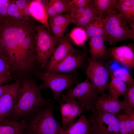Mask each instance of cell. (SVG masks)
<instances>
[{
	"label": "cell",
	"mask_w": 134,
	"mask_h": 134,
	"mask_svg": "<svg viewBox=\"0 0 134 134\" xmlns=\"http://www.w3.org/2000/svg\"><path fill=\"white\" fill-rule=\"evenodd\" d=\"M84 108L83 105L79 101L73 99L71 111L67 124V129L74 123L75 119L80 116Z\"/></svg>",
	"instance_id": "4316f807"
},
{
	"label": "cell",
	"mask_w": 134,
	"mask_h": 134,
	"mask_svg": "<svg viewBox=\"0 0 134 134\" xmlns=\"http://www.w3.org/2000/svg\"><path fill=\"white\" fill-rule=\"evenodd\" d=\"M0 20H1V19H0Z\"/></svg>",
	"instance_id": "f6af8a7d"
},
{
	"label": "cell",
	"mask_w": 134,
	"mask_h": 134,
	"mask_svg": "<svg viewBox=\"0 0 134 134\" xmlns=\"http://www.w3.org/2000/svg\"><path fill=\"white\" fill-rule=\"evenodd\" d=\"M27 126L24 120L17 121L5 118L0 121V134H23Z\"/></svg>",
	"instance_id": "ac0fdd59"
},
{
	"label": "cell",
	"mask_w": 134,
	"mask_h": 134,
	"mask_svg": "<svg viewBox=\"0 0 134 134\" xmlns=\"http://www.w3.org/2000/svg\"><path fill=\"white\" fill-rule=\"evenodd\" d=\"M101 93L100 96H97L92 100L95 110L111 114L117 117L121 115L120 111L124 109L122 101L113 98L109 93Z\"/></svg>",
	"instance_id": "7c38bea8"
},
{
	"label": "cell",
	"mask_w": 134,
	"mask_h": 134,
	"mask_svg": "<svg viewBox=\"0 0 134 134\" xmlns=\"http://www.w3.org/2000/svg\"><path fill=\"white\" fill-rule=\"evenodd\" d=\"M116 0H93V3L99 16L104 18L110 10L113 8Z\"/></svg>",
	"instance_id": "603a6c76"
},
{
	"label": "cell",
	"mask_w": 134,
	"mask_h": 134,
	"mask_svg": "<svg viewBox=\"0 0 134 134\" xmlns=\"http://www.w3.org/2000/svg\"><path fill=\"white\" fill-rule=\"evenodd\" d=\"M90 126L88 119L83 115L67 129L63 128L60 134H86L89 131Z\"/></svg>",
	"instance_id": "d6986e66"
},
{
	"label": "cell",
	"mask_w": 134,
	"mask_h": 134,
	"mask_svg": "<svg viewBox=\"0 0 134 134\" xmlns=\"http://www.w3.org/2000/svg\"><path fill=\"white\" fill-rule=\"evenodd\" d=\"M110 80L107 86L109 94L112 97L118 99L123 96L127 88V83L119 79L110 75Z\"/></svg>",
	"instance_id": "ffe728a7"
},
{
	"label": "cell",
	"mask_w": 134,
	"mask_h": 134,
	"mask_svg": "<svg viewBox=\"0 0 134 134\" xmlns=\"http://www.w3.org/2000/svg\"><path fill=\"white\" fill-rule=\"evenodd\" d=\"M133 45L129 44L108 49L109 59L131 70L134 67Z\"/></svg>",
	"instance_id": "4fadbf2b"
},
{
	"label": "cell",
	"mask_w": 134,
	"mask_h": 134,
	"mask_svg": "<svg viewBox=\"0 0 134 134\" xmlns=\"http://www.w3.org/2000/svg\"><path fill=\"white\" fill-rule=\"evenodd\" d=\"M86 8V7L78 8H73L70 10L69 14L74 20V24L77 20L82 17Z\"/></svg>",
	"instance_id": "836d02e7"
},
{
	"label": "cell",
	"mask_w": 134,
	"mask_h": 134,
	"mask_svg": "<svg viewBox=\"0 0 134 134\" xmlns=\"http://www.w3.org/2000/svg\"><path fill=\"white\" fill-rule=\"evenodd\" d=\"M82 52L80 50L76 49L73 47L69 36L67 34L64 35L56 47L50 58L47 66V71L54 66L60 63L69 56L78 55Z\"/></svg>",
	"instance_id": "8fae6325"
},
{
	"label": "cell",
	"mask_w": 134,
	"mask_h": 134,
	"mask_svg": "<svg viewBox=\"0 0 134 134\" xmlns=\"http://www.w3.org/2000/svg\"><path fill=\"white\" fill-rule=\"evenodd\" d=\"M69 37L76 45L83 46L88 39L85 31L82 28L74 27L70 32Z\"/></svg>",
	"instance_id": "d4e9b609"
},
{
	"label": "cell",
	"mask_w": 134,
	"mask_h": 134,
	"mask_svg": "<svg viewBox=\"0 0 134 134\" xmlns=\"http://www.w3.org/2000/svg\"><path fill=\"white\" fill-rule=\"evenodd\" d=\"M88 119L92 134H120L119 122L113 114L95 110Z\"/></svg>",
	"instance_id": "52a82bcc"
},
{
	"label": "cell",
	"mask_w": 134,
	"mask_h": 134,
	"mask_svg": "<svg viewBox=\"0 0 134 134\" xmlns=\"http://www.w3.org/2000/svg\"><path fill=\"white\" fill-rule=\"evenodd\" d=\"M86 134H92L89 131V132Z\"/></svg>",
	"instance_id": "ee69618b"
},
{
	"label": "cell",
	"mask_w": 134,
	"mask_h": 134,
	"mask_svg": "<svg viewBox=\"0 0 134 134\" xmlns=\"http://www.w3.org/2000/svg\"><path fill=\"white\" fill-rule=\"evenodd\" d=\"M10 79V76L2 75L0 74V86L3 83L9 81Z\"/></svg>",
	"instance_id": "60d3db41"
},
{
	"label": "cell",
	"mask_w": 134,
	"mask_h": 134,
	"mask_svg": "<svg viewBox=\"0 0 134 134\" xmlns=\"http://www.w3.org/2000/svg\"><path fill=\"white\" fill-rule=\"evenodd\" d=\"M39 75L43 83L40 87L41 89H50L53 93L54 98L59 101L62 92L72 88L77 80V77L69 73L47 72L40 73Z\"/></svg>",
	"instance_id": "8992f818"
},
{
	"label": "cell",
	"mask_w": 134,
	"mask_h": 134,
	"mask_svg": "<svg viewBox=\"0 0 134 134\" xmlns=\"http://www.w3.org/2000/svg\"><path fill=\"white\" fill-rule=\"evenodd\" d=\"M113 8L122 15L129 27L134 29V0H116Z\"/></svg>",
	"instance_id": "2e32d148"
},
{
	"label": "cell",
	"mask_w": 134,
	"mask_h": 134,
	"mask_svg": "<svg viewBox=\"0 0 134 134\" xmlns=\"http://www.w3.org/2000/svg\"><path fill=\"white\" fill-rule=\"evenodd\" d=\"M41 89L36 84L24 82L20 87L16 104L12 112L14 115L22 116L36 112L53 102L51 100H45L42 97Z\"/></svg>",
	"instance_id": "7a4b0ae2"
},
{
	"label": "cell",
	"mask_w": 134,
	"mask_h": 134,
	"mask_svg": "<svg viewBox=\"0 0 134 134\" xmlns=\"http://www.w3.org/2000/svg\"><path fill=\"white\" fill-rule=\"evenodd\" d=\"M88 65L85 74L91 83L102 93L107 89L111 69L106 62L95 61L88 57Z\"/></svg>",
	"instance_id": "9c48e42d"
},
{
	"label": "cell",
	"mask_w": 134,
	"mask_h": 134,
	"mask_svg": "<svg viewBox=\"0 0 134 134\" xmlns=\"http://www.w3.org/2000/svg\"><path fill=\"white\" fill-rule=\"evenodd\" d=\"M98 16V12L92 2L86 7L83 16L75 24L77 27L83 28Z\"/></svg>",
	"instance_id": "7402d4cb"
},
{
	"label": "cell",
	"mask_w": 134,
	"mask_h": 134,
	"mask_svg": "<svg viewBox=\"0 0 134 134\" xmlns=\"http://www.w3.org/2000/svg\"><path fill=\"white\" fill-rule=\"evenodd\" d=\"M61 39L53 36L43 25H37L35 32L36 58L41 67L46 65Z\"/></svg>",
	"instance_id": "5b68a950"
},
{
	"label": "cell",
	"mask_w": 134,
	"mask_h": 134,
	"mask_svg": "<svg viewBox=\"0 0 134 134\" xmlns=\"http://www.w3.org/2000/svg\"><path fill=\"white\" fill-rule=\"evenodd\" d=\"M58 15L66 12L68 0H50Z\"/></svg>",
	"instance_id": "d6a6232c"
},
{
	"label": "cell",
	"mask_w": 134,
	"mask_h": 134,
	"mask_svg": "<svg viewBox=\"0 0 134 134\" xmlns=\"http://www.w3.org/2000/svg\"><path fill=\"white\" fill-rule=\"evenodd\" d=\"M85 49L78 55H69L63 61L54 66L47 72L58 73H66L80 69L85 66L88 58Z\"/></svg>",
	"instance_id": "30bf717a"
},
{
	"label": "cell",
	"mask_w": 134,
	"mask_h": 134,
	"mask_svg": "<svg viewBox=\"0 0 134 134\" xmlns=\"http://www.w3.org/2000/svg\"><path fill=\"white\" fill-rule=\"evenodd\" d=\"M92 2L93 0H68L66 12L69 13L73 8L86 7Z\"/></svg>",
	"instance_id": "f546056e"
},
{
	"label": "cell",
	"mask_w": 134,
	"mask_h": 134,
	"mask_svg": "<svg viewBox=\"0 0 134 134\" xmlns=\"http://www.w3.org/2000/svg\"><path fill=\"white\" fill-rule=\"evenodd\" d=\"M100 93L99 90L91 83L87 77L83 82L77 84L74 87L67 90L65 94H62L61 101L64 102L68 99H77L88 111L94 112L95 110L92 105V100L98 96Z\"/></svg>",
	"instance_id": "ba28073f"
},
{
	"label": "cell",
	"mask_w": 134,
	"mask_h": 134,
	"mask_svg": "<svg viewBox=\"0 0 134 134\" xmlns=\"http://www.w3.org/2000/svg\"><path fill=\"white\" fill-rule=\"evenodd\" d=\"M2 52V50L1 47L0 45V54Z\"/></svg>",
	"instance_id": "7bdbcfd3"
},
{
	"label": "cell",
	"mask_w": 134,
	"mask_h": 134,
	"mask_svg": "<svg viewBox=\"0 0 134 134\" xmlns=\"http://www.w3.org/2000/svg\"><path fill=\"white\" fill-rule=\"evenodd\" d=\"M12 84L0 86V97L9 89Z\"/></svg>",
	"instance_id": "ab89813d"
},
{
	"label": "cell",
	"mask_w": 134,
	"mask_h": 134,
	"mask_svg": "<svg viewBox=\"0 0 134 134\" xmlns=\"http://www.w3.org/2000/svg\"><path fill=\"white\" fill-rule=\"evenodd\" d=\"M49 25L54 24L68 26L71 24H74V22L69 13L67 14L57 15L48 19Z\"/></svg>",
	"instance_id": "484cf974"
},
{
	"label": "cell",
	"mask_w": 134,
	"mask_h": 134,
	"mask_svg": "<svg viewBox=\"0 0 134 134\" xmlns=\"http://www.w3.org/2000/svg\"><path fill=\"white\" fill-rule=\"evenodd\" d=\"M125 114L129 118L133 127L134 128V110L133 109L129 107H124L123 110Z\"/></svg>",
	"instance_id": "8d00e7d4"
},
{
	"label": "cell",
	"mask_w": 134,
	"mask_h": 134,
	"mask_svg": "<svg viewBox=\"0 0 134 134\" xmlns=\"http://www.w3.org/2000/svg\"><path fill=\"white\" fill-rule=\"evenodd\" d=\"M15 3L18 10L23 16L24 15L23 14V10L29 3L25 0H17L15 1Z\"/></svg>",
	"instance_id": "74e56055"
},
{
	"label": "cell",
	"mask_w": 134,
	"mask_h": 134,
	"mask_svg": "<svg viewBox=\"0 0 134 134\" xmlns=\"http://www.w3.org/2000/svg\"><path fill=\"white\" fill-rule=\"evenodd\" d=\"M90 39L89 51L90 59L95 61L101 60L105 62L110 59L108 49L106 46L103 37H94Z\"/></svg>",
	"instance_id": "9a60e30c"
},
{
	"label": "cell",
	"mask_w": 134,
	"mask_h": 134,
	"mask_svg": "<svg viewBox=\"0 0 134 134\" xmlns=\"http://www.w3.org/2000/svg\"><path fill=\"white\" fill-rule=\"evenodd\" d=\"M45 7L48 19L58 15L50 0L46 3Z\"/></svg>",
	"instance_id": "e575fe53"
},
{
	"label": "cell",
	"mask_w": 134,
	"mask_h": 134,
	"mask_svg": "<svg viewBox=\"0 0 134 134\" xmlns=\"http://www.w3.org/2000/svg\"><path fill=\"white\" fill-rule=\"evenodd\" d=\"M9 59L2 52L0 54V74L10 76Z\"/></svg>",
	"instance_id": "4dcf8cb0"
},
{
	"label": "cell",
	"mask_w": 134,
	"mask_h": 134,
	"mask_svg": "<svg viewBox=\"0 0 134 134\" xmlns=\"http://www.w3.org/2000/svg\"><path fill=\"white\" fill-rule=\"evenodd\" d=\"M110 75L116 77L127 84L134 83V80L127 69L119 68L111 70Z\"/></svg>",
	"instance_id": "f1b7e54d"
},
{
	"label": "cell",
	"mask_w": 134,
	"mask_h": 134,
	"mask_svg": "<svg viewBox=\"0 0 134 134\" xmlns=\"http://www.w3.org/2000/svg\"><path fill=\"white\" fill-rule=\"evenodd\" d=\"M124 117L126 134H134V128L133 127L130 120L125 114Z\"/></svg>",
	"instance_id": "d590c367"
},
{
	"label": "cell",
	"mask_w": 134,
	"mask_h": 134,
	"mask_svg": "<svg viewBox=\"0 0 134 134\" xmlns=\"http://www.w3.org/2000/svg\"><path fill=\"white\" fill-rule=\"evenodd\" d=\"M29 3L24 8L23 11V14L25 16L31 15V10L29 5Z\"/></svg>",
	"instance_id": "b9f144b4"
},
{
	"label": "cell",
	"mask_w": 134,
	"mask_h": 134,
	"mask_svg": "<svg viewBox=\"0 0 134 134\" xmlns=\"http://www.w3.org/2000/svg\"><path fill=\"white\" fill-rule=\"evenodd\" d=\"M104 39L109 45L128 39L134 40V29L128 25L122 15L114 8L111 9L103 19Z\"/></svg>",
	"instance_id": "3957f363"
},
{
	"label": "cell",
	"mask_w": 134,
	"mask_h": 134,
	"mask_svg": "<svg viewBox=\"0 0 134 134\" xmlns=\"http://www.w3.org/2000/svg\"><path fill=\"white\" fill-rule=\"evenodd\" d=\"M31 10V16L42 24L50 32L48 18L45 7L42 5L41 0H34L29 4Z\"/></svg>",
	"instance_id": "e0dca14e"
},
{
	"label": "cell",
	"mask_w": 134,
	"mask_h": 134,
	"mask_svg": "<svg viewBox=\"0 0 134 134\" xmlns=\"http://www.w3.org/2000/svg\"><path fill=\"white\" fill-rule=\"evenodd\" d=\"M20 88L17 81L0 97V121L13 112L17 99Z\"/></svg>",
	"instance_id": "5bb4252c"
},
{
	"label": "cell",
	"mask_w": 134,
	"mask_h": 134,
	"mask_svg": "<svg viewBox=\"0 0 134 134\" xmlns=\"http://www.w3.org/2000/svg\"><path fill=\"white\" fill-rule=\"evenodd\" d=\"M126 90L123 96L124 99L122 101L124 107L133 109L134 108V83L127 84Z\"/></svg>",
	"instance_id": "83f0119b"
},
{
	"label": "cell",
	"mask_w": 134,
	"mask_h": 134,
	"mask_svg": "<svg viewBox=\"0 0 134 134\" xmlns=\"http://www.w3.org/2000/svg\"><path fill=\"white\" fill-rule=\"evenodd\" d=\"M37 25L28 19L6 17L0 20V45L3 53L19 69H27L36 58Z\"/></svg>",
	"instance_id": "6da1fadb"
},
{
	"label": "cell",
	"mask_w": 134,
	"mask_h": 134,
	"mask_svg": "<svg viewBox=\"0 0 134 134\" xmlns=\"http://www.w3.org/2000/svg\"><path fill=\"white\" fill-rule=\"evenodd\" d=\"M104 18L102 16H99L83 28L85 31L88 39L94 37L101 36L104 37Z\"/></svg>",
	"instance_id": "44dd1931"
},
{
	"label": "cell",
	"mask_w": 134,
	"mask_h": 134,
	"mask_svg": "<svg viewBox=\"0 0 134 134\" xmlns=\"http://www.w3.org/2000/svg\"><path fill=\"white\" fill-rule=\"evenodd\" d=\"M54 103L36 112L30 123L28 134H60L63 129L55 119Z\"/></svg>",
	"instance_id": "277c9868"
},
{
	"label": "cell",
	"mask_w": 134,
	"mask_h": 134,
	"mask_svg": "<svg viewBox=\"0 0 134 134\" xmlns=\"http://www.w3.org/2000/svg\"><path fill=\"white\" fill-rule=\"evenodd\" d=\"M18 10V8L15 3L13 2L10 4L7 9V12L8 15L12 17L14 14Z\"/></svg>",
	"instance_id": "f35d334b"
},
{
	"label": "cell",
	"mask_w": 134,
	"mask_h": 134,
	"mask_svg": "<svg viewBox=\"0 0 134 134\" xmlns=\"http://www.w3.org/2000/svg\"><path fill=\"white\" fill-rule=\"evenodd\" d=\"M63 103L61 100L59 101L62 116V127L64 130L67 129V123L71 113L73 105V99L65 100Z\"/></svg>",
	"instance_id": "cb8c5ba5"
},
{
	"label": "cell",
	"mask_w": 134,
	"mask_h": 134,
	"mask_svg": "<svg viewBox=\"0 0 134 134\" xmlns=\"http://www.w3.org/2000/svg\"><path fill=\"white\" fill-rule=\"evenodd\" d=\"M50 32L55 37L61 39L64 36V33L68 26L54 24L49 25Z\"/></svg>",
	"instance_id": "1f68e13d"
}]
</instances>
